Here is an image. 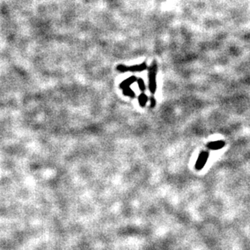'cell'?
Here are the masks:
<instances>
[{
  "instance_id": "cell-5",
  "label": "cell",
  "mask_w": 250,
  "mask_h": 250,
  "mask_svg": "<svg viewBox=\"0 0 250 250\" xmlns=\"http://www.w3.org/2000/svg\"><path fill=\"white\" fill-rule=\"evenodd\" d=\"M224 146V142L223 141H221V140H218V141H214V142H211L208 144V147L211 150H218V149H221L222 147Z\"/></svg>"
},
{
  "instance_id": "cell-4",
  "label": "cell",
  "mask_w": 250,
  "mask_h": 250,
  "mask_svg": "<svg viewBox=\"0 0 250 250\" xmlns=\"http://www.w3.org/2000/svg\"><path fill=\"white\" fill-rule=\"evenodd\" d=\"M146 69V63H143L140 65H134L128 67V71H141Z\"/></svg>"
},
{
  "instance_id": "cell-2",
  "label": "cell",
  "mask_w": 250,
  "mask_h": 250,
  "mask_svg": "<svg viewBox=\"0 0 250 250\" xmlns=\"http://www.w3.org/2000/svg\"><path fill=\"white\" fill-rule=\"evenodd\" d=\"M208 158H209V153L208 152H202L200 154L199 158L197 159V163H196V168L197 170H201L204 167L206 161H207Z\"/></svg>"
},
{
  "instance_id": "cell-8",
  "label": "cell",
  "mask_w": 250,
  "mask_h": 250,
  "mask_svg": "<svg viewBox=\"0 0 250 250\" xmlns=\"http://www.w3.org/2000/svg\"><path fill=\"white\" fill-rule=\"evenodd\" d=\"M137 83H138V86L139 88H140V90H141V91H145V81H143L141 78H139V79H137Z\"/></svg>"
},
{
  "instance_id": "cell-6",
  "label": "cell",
  "mask_w": 250,
  "mask_h": 250,
  "mask_svg": "<svg viewBox=\"0 0 250 250\" xmlns=\"http://www.w3.org/2000/svg\"><path fill=\"white\" fill-rule=\"evenodd\" d=\"M138 101L140 106H144L146 104L147 101H148V97H147L144 93H142V94H140V96L138 97Z\"/></svg>"
},
{
  "instance_id": "cell-1",
  "label": "cell",
  "mask_w": 250,
  "mask_h": 250,
  "mask_svg": "<svg viewBox=\"0 0 250 250\" xmlns=\"http://www.w3.org/2000/svg\"><path fill=\"white\" fill-rule=\"evenodd\" d=\"M157 64L155 62L153 63L149 69V88L152 94H154L156 91V75H157Z\"/></svg>"
},
{
  "instance_id": "cell-9",
  "label": "cell",
  "mask_w": 250,
  "mask_h": 250,
  "mask_svg": "<svg viewBox=\"0 0 250 250\" xmlns=\"http://www.w3.org/2000/svg\"><path fill=\"white\" fill-rule=\"evenodd\" d=\"M117 70L121 71V72H125V71H128V67L124 65H118L117 66Z\"/></svg>"
},
{
  "instance_id": "cell-3",
  "label": "cell",
  "mask_w": 250,
  "mask_h": 250,
  "mask_svg": "<svg viewBox=\"0 0 250 250\" xmlns=\"http://www.w3.org/2000/svg\"><path fill=\"white\" fill-rule=\"evenodd\" d=\"M136 81H137V78H136V76H131V77L128 78V79L124 81L122 83L120 84V87L121 88V89H123V90L125 89V88L130 87L131 85L134 83V82H136Z\"/></svg>"
},
{
  "instance_id": "cell-10",
  "label": "cell",
  "mask_w": 250,
  "mask_h": 250,
  "mask_svg": "<svg viewBox=\"0 0 250 250\" xmlns=\"http://www.w3.org/2000/svg\"><path fill=\"white\" fill-rule=\"evenodd\" d=\"M156 105V100L154 99V97L150 98V107H154V106Z\"/></svg>"
},
{
  "instance_id": "cell-7",
  "label": "cell",
  "mask_w": 250,
  "mask_h": 250,
  "mask_svg": "<svg viewBox=\"0 0 250 250\" xmlns=\"http://www.w3.org/2000/svg\"><path fill=\"white\" fill-rule=\"evenodd\" d=\"M123 93H124V95L128 96V97H130V98H134L135 97L134 91H133L130 87L124 89V90H123Z\"/></svg>"
}]
</instances>
